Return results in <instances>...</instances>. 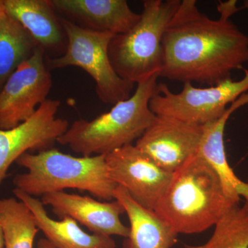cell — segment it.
<instances>
[{"label":"cell","mask_w":248,"mask_h":248,"mask_svg":"<svg viewBox=\"0 0 248 248\" xmlns=\"http://www.w3.org/2000/svg\"><path fill=\"white\" fill-rule=\"evenodd\" d=\"M235 0L220 1L218 19L199 9L195 0H182L163 36L159 78L215 86L231 79L248 62V36L232 22L239 11Z\"/></svg>","instance_id":"obj_1"},{"label":"cell","mask_w":248,"mask_h":248,"mask_svg":"<svg viewBox=\"0 0 248 248\" xmlns=\"http://www.w3.org/2000/svg\"><path fill=\"white\" fill-rule=\"evenodd\" d=\"M239 203L198 151L172 173L154 212L177 234H198Z\"/></svg>","instance_id":"obj_2"},{"label":"cell","mask_w":248,"mask_h":248,"mask_svg":"<svg viewBox=\"0 0 248 248\" xmlns=\"http://www.w3.org/2000/svg\"><path fill=\"white\" fill-rule=\"evenodd\" d=\"M158 78L139 83L133 95L94 120H76L57 142L84 156L107 155L133 144L154 120L149 104L157 93Z\"/></svg>","instance_id":"obj_3"},{"label":"cell","mask_w":248,"mask_h":248,"mask_svg":"<svg viewBox=\"0 0 248 248\" xmlns=\"http://www.w3.org/2000/svg\"><path fill=\"white\" fill-rule=\"evenodd\" d=\"M16 163L28 171L15 176V189L35 198L72 188L107 202L115 199L117 186L109 175L106 155L76 157L50 148L24 153Z\"/></svg>","instance_id":"obj_4"},{"label":"cell","mask_w":248,"mask_h":248,"mask_svg":"<svg viewBox=\"0 0 248 248\" xmlns=\"http://www.w3.org/2000/svg\"><path fill=\"white\" fill-rule=\"evenodd\" d=\"M180 3L181 0H145L138 22L126 32L112 37L109 58L121 78L138 84L159 77L163 36Z\"/></svg>","instance_id":"obj_5"},{"label":"cell","mask_w":248,"mask_h":248,"mask_svg":"<svg viewBox=\"0 0 248 248\" xmlns=\"http://www.w3.org/2000/svg\"><path fill=\"white\" fill-rule=\"evenodd\" d=\"M67 39L65 53L47 58L49 69L79 67L95 81L96 93L104 104L115 105L130 97L135 84L121 78L111 64L108 47L115 36L110 32H98L80 27L60 17Z\"/></svg>","instance_id":"obj_6"},{"label":"cell","mask_w":248,"mask_h":248,"mask_svg":"<svg viewBox=\"0 0 248 248\" xmlns=\"http://www.w3.org/2000/svg\"><path fill=\"white\" fill-rule=\"evenodd\" d=\"M241 80H225L215 86L197 88L185 83L179 93L167 84H158L157 93L150 101L156 115L167 116L188 123L206 125L219 119L231 104L248 91V71Z\"/></svg>","instance_id":"obj_7"},{"label":"cell","mask_w":248,"mask_h":248,"mask_svg":"<svg viewBox=\"0 0 248 248\" xmlns=\"http://www.w3.org/2000/svg\"><path fill=\"white\" fill-rule=\"evenodd\" d=\"M52 84L45 50L37 47L0 91V129L11 130L29 120L46 100Z\"/></svg>","instance_id":"obj_8"},{"label":"cell","mask_w":248,"mask_h":248,"mask_svg":"<svg viewBox=\"0 0 248 248\" xmlns=\"http://www.w3.org/2000/svg\"><path fill=\"white\" fill-rule=\"evenodd\" d=\"M205 125L156 115L135 146L161 167L173 173L200 149Z\"/></svg>","instance_id":"obj_9"},{"label":"cell","mask_w":248,"mask_h":248,"mask_svg":"<svg viewBox=\"0 0 248 248\" xmlns=\"http://www.w3.org/2000/svg\"><path fill=\"white\" fill-rule=\"evenodd\" d=\"M109 175L141 206L154 210L172 173L161 169L133 144L106 155Z\"/></svg>","instance_id":"obj_10"},{"label":"cell","mask_w":248,"mask_h":248,"mask_svg":"<svg viewBox=\"0 0 248 248\" xmlns=\"http://www.w3.org/2000/svg\"><path fill=\"white\" fill-rule=\"evenodd\" d=\"M60 104V101L47 99L27 122L11 130L0 129V183L22 155L50 149L66 133L68 121L56 117Z\"/></svg>","instance_id":"obj_11"},{"label":"cell","mask_w":248,"mask_h":248,"mask_svg":"<svg viewBox=\"0 0 248 248\" xmlns=\"http://www.w3.org/2000/svg\"><path fill=\"white\" fill-rule=\"evenodd\" d=\"M41 202L44 205H50L59 218L71 217L94 234L125 239L130 234V228L121 221L125 210L118 201L101 202L89 196L60 191L42 196Z\"/></svg>","instance_id":"obj_12"},{"label":"cell","mask_w":248,"mask_h":248,"mask_svg":"<svg viewBox=\"0 0 248 248\" xmlns=\"http://www.w3.org/2000/svg\"><path fill=\"white\" fill-rule=\"evenodd\" d=\"M65 19L80 27L113 35L130 30L140 20L125 0H50Z\"/></svg>","instance_id":"obj_13"},{"label":"cell","mask_w":248,"mask_h":248,"mask_svg":"<svg viewBox=\"0 0 248 248\" xmlns=\"http://www.w3.org/2000/svg\"><path fill=\"white\" fill-rule=\"evenodd\" d=\"M14 195L24 202L35 217L39 230L56 248H116L112 236L90 234L83 231L78 222L69 217L56 221L48 216L44 204L38 199L14 189Z\"/></svg>","instance_id":"obj_14"},{"label":"cell","mask_w":248,"mask_h":248,"mask_svg":"<svg viewBox=\"0 0 248 248\" xmlns=\"http://www.w3.org/2000/svg\"><path fill=\"white\" fill-rule=\"evenodd\" d=\"M6 14L17 21L45 50L67 46L61 19L50 0H4Z\"/></svg>","instance_id":"obj_15"},{"label":"cell","mask_w":248,"mask_h":248,"mask_svg":"<svg viewBox=\"0 0 248 248\" xmlns=\"http://www.w3.org/2000/svg\"><path fill=\"white\" fill-rule=\"evenodd\" d=\"M114 198L124 207L130 221V234L123 248H172L178 234L154 210L141 206L121 186H117Z\"/></svg>","instance_id":"obj_16"},{"label":"cell","mask_w":248,"mask_h":248,"mask_svg":"<svg viewBox=\"0 0 248 248\" xmlns=\"http://www.w3.org/2000/svg\"><path fill=\"white\" fill-rule=\"evenodd\" d=\"M241 108V103L233 102L219 119L205 125L199 152L217 173L227 194L238 202L244 197L248 203V182L239 179L230 166L223 139L227 122Z\"/></svg>","instance_id":"obj_17"},{"label":"cell","mask_w":248,"mask_h":248,"mask_svg":"<svg viewBox=\"0 0 248 248\" xmlns=\"http://www.w3.org/2000/svg\"><path fill=\"white\" fill-rule=\"evenodd\" d=\"M40 46L17 21L5 13L0 16V91L18 67Z\"/></svg>","instance_id":"obj_18"},{"label":"cell","mask_w":248,"mask_h":248,"mask_svg":"<svg viewBox=\"0 0 248 248\" xmlns=\"http://www.w3.org/2000/svg\"><path fill=\"white\" fill-rule=\"evenodd\" d=\"M0 226L4 248H33L40 231L30 209L15 197L0 200Z\"/></svg>","instance_id":"obj_19"},{"label":"cell","mask_w":248,"mask_h":248,"mask_svg":"<svg viewBox=\"0 0 248 248\" xmlns=\"http://www.w3.org/2000/svg\"><path fill=\"white\" fill-rule=\"evenodd\" d=\"M185 248H248V203L234 205L215 226L211 237L199 246Z\"/></svg>","instance_id":"obj_20"},{"label":"cell","mask_w":248,"mask_h":248,"mask_svg":"<svg viewBox=\"0 0 248 248\" xmlns=\"http://www.w3.org/2000/svg\"><path fill=\"white\" fill-rule=\"evenodd\" d=\"M37 248H56L46 239H40L37 244Z\"/></svg>","instance_id":"obj_21"},{"label":"cell","mask_w":248,"mask_h":248,"mask_svg":"<svg viewBox=\"0 0 248 248\" xmlns=\"http://www.w3.org/2000/svg\"><path fill=\"white\" fill-rule=\"evenodd\" d=\"M0 248H4V236H3V232L0 226Z\"/></svg>","instance_id":"obj_22"},{"label":"cell","mask_w":248,"mask_h":248,"mask_svg":"<svg viewBox=\"0 0 248 248\" xmlns=\"http://www.w3.org/2000/svg\"><path fill=\"white\" fill-rule=\"evenodd\" d=\"M6 13L4 4V0H0V16Z\"/></svg>","instance_id":"obj_23"},{"label":"cell","mask_w":248,"mask_h":248,"mask_svg":"<svg viewBox=\"0 0 248 248\" xmlns=\"http://www.w3.org/2000/svg\"><path fill=\"white\" fill-rule=\"evenodd\" d=\"M241 9H248V0H246V1H244V5H243Z\"/></svg>","instance_id":"obj_24"}]
</instances>
